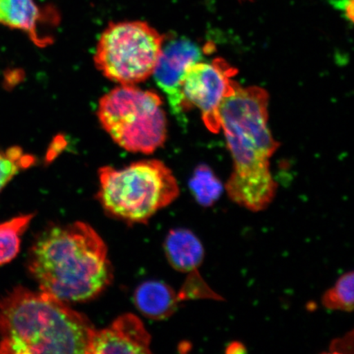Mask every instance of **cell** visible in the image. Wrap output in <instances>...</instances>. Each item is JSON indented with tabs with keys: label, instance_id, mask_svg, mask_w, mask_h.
<instances>
[{
	"label": "cell",
	"instance_id": "8",
	"mask_svg": "<svg viewBox=\"0 0 354 354\" xmlns=\"http://www.w3.org/2000/svg\"><path fill=\"white\" fill-rule=\"evenodd\" d=\"M203 50L187 39H170L163 44L152 76L165 93L172 113L183 120L185 107L183 84L190 66L203 60Z\"/></svg>",
	"mask_w": 354,
	"mask_h": 354
},
{
	"label": "cell",
	"instance_id": "15",
	"mask_svg": "<svg viewBox=\"0 0 354 354\" xmlns=\"http://www.w3.org/2000/svg\"><path fill=\"white\" fill-rule=\"evenodd\" d=\"M323 307L331 311L353 312L354 308V273L343 274L322 297Z\"/></svg>",
	"mask_w": 354,
	"mask_h": 354
},
{
	"label": "cell",
	"instance_id": "19",
	"mask_svg": "<svg viewBox=\"0 0 354 354\" xmlns=\"http://www.w3.org/2000/svg\"><path fill=\"white\" fill-rule=\"evenodd\" d=\"M245 347L240 342H233L227 348V353H245Z\"/></svg>",
	"mask_w": 354,
	"mask_h": 354
},
{
	"label": "cell",
	"instance_id": "18",
	"mask_svg": "<svg viewBox=\"0 0 354 354\" xmlns=\"http://www.w3.org/2000/svg\"><path fill=\"white\" fill-rule=\"evenodd\" d=\"M330 3L336 10L343 13L345 19L353 21V0H330Z\"/></svg>",
	"mask_w": 354,
	"mask_h": 354
},
{
	"label": "cell",
	"instance_id": "17",
	"mask_svg": "<svg viewBox=\"0 0 354 354\" xmlns=\"http://www.w3.org/2000/svg\"><path fill=\"white\" fill-rule=\"evenodd\" d=\"M189 273V277L178 293L180 301L194 299H223L206 284L198 270Z\"/></svg>",
	"mask_w": 354,
	"mask_h": 354
},
{
	"label": "cell",
	"instance_id": "16",
	"mask_svg": "<svg viewBox=\"0 0 354 354\" xmlns=\"http://www.w3.org/2000/svg\"><path fill=\"white\" fill-rule=\"evenodd\" d=\"M34 158L24 152L19 146L6 150L0 149V194L21 171L28 169Z\"/></svg>",
	"mask_w": 354,
	"mask_h": 354
},
{
	"label": "cell",
	"instance_id": "1",
	"mask_svg": "<svg viewBox=\"0 0 354 354\" xmlns=\"http://www.w3.org/2000/svg\"><path fill=\"white\" fill-rule=\"evenodd\" d=\"M268 100L262 88L239 85L219 111L234 163L225 190L234 203L256 212L268 209L277 189L269 160L279 145L268 126Z\"/></svg>",
	"mask_w": 354,
	"mask_h": 354
},
{
	"label": "cell",
	"instance_id": "5",
	"mask_svg": "<svg viewBox=\"0 0 354 354\" xmlns=\"http://www.w3.org/2000/svg\"><path fill=\"white\" fill-rule=\"evenodd\" d=\"M101 126L127 151L153 153L167 139V118L161 97L135 85H120L100 100Z\"/></svg>",
	"mask_w": 354,
	"mask_h": 354
},
{
	"label": "cell",
	"instance_id": "14",
	"mask_svg": "<svg viewBox=\"0 0 354 354\" xmlns=\"http://www.w3.org/2000/svg\"><path fill=\"white\" fill-rule=\"evenodd\" d=\"M190 192L199 205L214 206L223 194L225 187L209 167L198 166L189 180Z\"/></svg>",
	"mask_w": 354,
	"mask_h": 354
},
{
	"label": "cell",
	"instance_id": "2",
	"mask_svg": "<svg viewBox=\"0 0 354 354\" xmlns=\"http://www.w3.org/2000/svg\"><path fill=\"white\" fill-rule=\"evenodd\" d=\"M28 269L39 290L66 304L98 297L113 278L106 243L82 221L39 234L29 250Z\"/></svg>",
	"mask_w": 354,
	"mask_h": 354
},
{
	"label": "cell",
	"instance_id": "7",
	"mask_svg": "<svg viewBox=\"0 0 354 354\" xmlns=\"http://www.w3.org/2000/svg\"><path fill=\"white\" fill-rule=\"evenodd\" d=\"M237 71L223 59L198 62L185 75L183 93L187 111L197 107L207 129L221 130L220 108L225 98L233 94L239 84L233 81Z\"/></svg>",
	"mask_w": 354,
	"mask_h": 354
},
{
	"label": "cell",
	"instance_id": "11",
	"mask_svg": "<svg viewBox=\"0 0 354 354\" xmlns=\"http://www.w3.org/2000/svg\"><path fill=\"white\" fill-rule=\"evenodd\" d=\"M168 263L180 272L196 271L205 260L203 243L192 231L185 228L171 230L165 241Z\"/></svg>",
	"mask_w": 354,
	"mask_h": 354
},
{
	"label": "cell",
	"instance_id": "13",
	"mask_svg": "<svg viewBox=\"0 0 354 354\" xmlns=\"http://www.w3.org/2000/svg\"><path fill=\"white\" fill-rule=\"evenodd\" d=\"M33 218L32 214L20 215L0 223V266L12 262L19 254L21 237Z\"/></svg>",
	"mask_w": 354,
	"mask_h": 354
},
{
	"label": "cell",
	"instance_id": "10",
	"mask_svg": "<svg viewBox=\"0 0 354 354\" xmlns=\"http://www.w3.org/2000/svg\"><path fill=\"white\" fill-rule=\"evenodd\" d=\"M56 13L54 8H41L35 0H0V24L20 30L37 46H46L51 39L39 33V26Z\"/></svg>",
	"mask_w": 354,
	"mask_h": 354
},
{
	"label": "cell",
	"instance_id": "9",
	"mask_svg": "<svg viewBox=\"0 0 354 354\" xmlns=\"http://www.w3.org/2000/svg\"><path fill=\"white\" fill-rule=\"evenodd\" d=\"M151 336L134 314H124L107 328L95 330L88 354L150 353Z\"/></svg>",
	"mask_w": 354,
	"mask_h": 354
},
{
	"label": "cell",
	"instance_id": "6",
	"mask_svg": "<svg viewBox=\"0 0 354 354\" xmlns=\"http://www.w3.org/2000/svg\"><path fill=\"white\" fill-rule=\"evenodd\" d=\"M165 41L148 22H112L100 35L95 63L110 81L136 85L152 76Z\"/></svg>",
	"mask_w": 354,
	"mask_h": 354
},
{
	"label": "cell",
	"instance_id": "4",
	"mask_svg": "<svg viewBox=\"0 0 354 354\" xmlns=\"http://www.w3.org/2000/svg\"><path fill=\"white\" fill-rule=\"evenodd\" d=\"M99 180L97 198L104 210L129 224L148 223L180 194L170 168L156 159L132 162L122 168L101 167Z\"/></svg>",
	"mask_w": 354,
	"mask_h": 354
},
{
	"label": "cell",
	"instance_id": "12",
	"mask_svg": "<svg viewBox=\"0 0 354 354\" xmlns=\"http://www.w3.org/2000/svg\"><path fill=\"white\" fill-rule=\"evenodd\" d=\"M181 302L178 293L165 282L142 283L135 291L134 303L144 316L153 320H165L174 315Z\"/></svg>",
	"mask_w": 354,
	"mask_h": 354
},
{
	"label": "cell",
	"instance_id": "3",
	"mask_svg": "<svg viewBox=\"0 0 354 354\" xmlns=\"http://www.w3.org/2000/svg\"><path fill=\"white\" fill-rule=\"evenodd\" d=\"M95 330L84 314L41 290L17 286L0 299L1 354H88Z\"/></svg>",
	"mask_w": 354,
	"mask_h": 354
}]
</instances>
